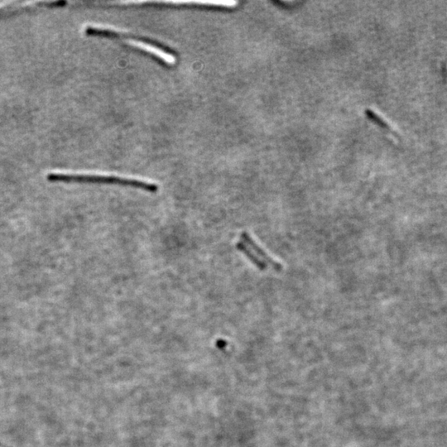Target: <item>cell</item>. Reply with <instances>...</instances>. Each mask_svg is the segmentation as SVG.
I'll use <instances>...</instances> for the list:
<instances>
[{
    "instance_id": "3957f363",
    "label": "cell",
    "mask_w": 447,
    "mask_h": 447,
    "mask_svg": "<svg viewBox=\"0 0 447 447\" xmlns=\"http://www.w3.org/2000/svg\"><path fill=\"white\" fill-rule=\"evenodd\" d=\"M126 42L130 46L136 47V48L141 49L143 51H147V52L155 56L157 58L165 62L166 64L173 66L176 63V57L172 54H170L168 51H164L163 49L156 47L154 45L150 44L148 42H143L140 40L136 39H127Z\"/></svg>"
},
{
    "instance_id": "277c9868",
    "label": "cell",
    "mask_w": 447,
    "mask_h": 447,
    "mask_svg": "<svg viewBox=\"0 0 447 447\" xmlns=\"http://www.w3.org/2000/svg\"><path fill=\"white\" fill-rule=\"evenodd\" d=\"M146 3H155V4H165V5H201V6L219 7V8H234L238 3L235 1H129V4H146Z\"/></svg>"
},
{
    "instance_id": "7a4b0ae2",
    "label": "cell",
    "mask_w": 447,
    "mask_h": 447,
    "mask_svg": "<svg viewBox=\"0 0 447 447\" xmlns=\"http://www.w3.org/2000/svg\"><path fill=\"white\" fill-rule=\"evenodd\" d=\"M236 247L260 270H265L269 267H271L276 271L282 269V265L269 257V254L259 245H257L251 236L246 232L241 233L240 240L237 243Z\"/></svg>"
},
{
    "instance_id": "6da1fadb",
    "label": "cell",
    "mask_w": 447,
    "mask_h": 447,
    "mask_svg": "<svg viewBox=\"0 0 447 447\" xmlns=\"http://www.w3.org/2000/svg\"><path fill=\"white\" fill-rule=\"evenodd\" d=\"M50 181H63V182H87L107 183L139 188L147 192H155L159 191V186L151 181L131 178L125 176L115 175L102 174V173H50L47 175Z\"/></svg>"
}]
</instances>
